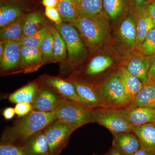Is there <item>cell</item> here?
Instances as JSON below:
<instances>
[{
	"mask_svg": "<svg viewBox=\"0 0 155 155\" xmlns=\"http://www.w3.org/2000/svg\"><path fill=\"white\" fill-rule=\"evenodd\" d=\"M57 120L52 113L33 110L17 120L12 126L5 129L1 136V143L22 146L31 136L44 130Z\"/></svg>",
	"mask_w": 155,
	"mask_h": 155,
	"instance_id": "1",
	"label": "cell"
},
{
	"mask_svg": "<svg viewBox=\"0 0 155 155\" xmlns=\"http://www.w3.org/2000/svg\"><path fill=\"white\" fill-rule=\"evenodd\" d=\"M106 17L104 13L95 16L79 15L72 23L89 49H96L106 41L109 32Z\"/></svg>",
	"mask_w": 155,
	"mask_h": 155,
	"instance_id": "2",
	"label": "cell"
},
{
	"mask_svg": "<svg viewBox=\"0 0 155 155\" xmlns=\"http://www.w3.org/2000/svg\"><path fill=\"white\" fill-rule=\"evenodd\" d=\"M93 110L86 104L62 98L54 114L57 120L77 129L85 124L94 122Z\"/></svg>",
	"mask_w": 155,
	"mask_h": 155,
	"instance_id": "3",
	"label": "cell"
},
{
	"mask_svg": "<svg viewBox=\"0 0 155 155\" xmlns=\"http://www.w3.org/2000/svg\"><path fill=\"white\" fill-rule=\"evenodd\" d=\"M97 85L104 107L121 109L130 105L118 71Z\"/></svg>",
	"mask_w": 155,
	"mask_h": 155,
	"instance_id": "4",
	"label": "cell"
},
{
	"mask_svg": "<svg viewBox=\"0 0 155 155\" xmlns=\"http://www.w3.org/2000/svg\"><path fill=\"white\" fill-rule=\"evenodd\" d=\"M64 39L67 48V56L72 67L85 56L87 50L78 31L71 23L63 22L60 25H54Z\"/></svg>",
	"mask_w": 155,
	"mask_h": 155,
	"instance_id": "5",
	"label": "cell"
},
{
	"mask_svg": "<svg viewBox=\"0 0 155 155\" xmlns=\"http://www.w3.org/2000/svg\"><path fill=\"white\" fill-rule=\"evenodd\" d=\"M94 122L107 128L112 134L133 132V126L122 116L119 109L98 107L93 110Z\"/></svg>",
	"mask_w": 155,
	"mask_h": 155,
	"instance_id": "6",
	"label": "cell"
},
{
	"mask_svg": "<svg viewBox=\"0 0 155 155\" xmlns=\"http://www.w3.org/2000/svg\"><path fill=\"white\" fill-rule=\"evenodd\" d=\"M75 128L57 120L43 130L47 139L51 155H60L67 146Z\"/></svg>",
	"mask_w": 155,
	"mask_h": 155,
	"instance_id": "7",
	"label": "cell"
},
{
	"mask_svg": "<svg viewBox=\"0 0 155 155\" xmlns=\"http://www.w3.org/2000/svg\"><path fill=\"white\" fill-rule=\"evenodd\" d=\"M66 79L73 84L78 94L87 105L93 109L104 107L97 84L89 82L75 73Z\"/></svg>",
	"mask_w": 155,
	"mask_h": 155,
	"instance_id": "8",
	"label": "cell"
},
{
	"mask_svg": "<svg viewBox=\"0 0 155 155\" xmlns=\"http://www.w3.org/2000/svg\"><path fill=\"white\" fill-rule=\"evenodd\" d=\"M41 78L46 86L63 98L86 104L78 94L73 84L67 79L48 75H43Z\"/></svg>",
	"mask_w": 155,
	"mask_h": 155,
	"instance_id": "9",
	"label": "cell"
},
{
	"mask_svg": "<svg viewBox=\"0 0 155 155\" xmlns=\"http://www.w3.org/2000/svg\"><path fill=\"white\" fill-rule=\"evenodd\" d=\"M126 121L133 126L155 123V109L128 106L119 109Z\"/></svg>",
	"mask_w": 155,
	"mask_h": 155,
	"instance_id": "10",
	"label": "cell"
},
{
	"mask_svg": "<svg viewBox=\"0 0 155 155\" xmlns=\"http://www.w3.org/2000/svg\"><path fill=\"white\" fill-rule=\"evenodd\" d=\"M62 98L43 83L32 103L33 110L54 114Z\"/></svg>",
	"mask_w": 155,
	"mask_h": 155,
	"instance_id": "11",
	"label": "cell"
},
{
	"mask_svg": "<svg viewBox=\"0 0 155 155\" xmlns=\"http://www.w3.org/2000/svg\"><path fill=\"white\" fill-rule=\"evenodd\" d=\"M5 50L2 57L0 58V67L2 71H7L20 66L21 61V45L19 42L3 40Z\"/></svg>",
	"mask_w": 155,
	"mask_h": 155,
	"instance_id": "12",
	"label": "cell"
},
{
	"mask_svg": "<svg viewBox=\"0 0 155 155\" xmlns=\"http://www.w3.org/2000/svg\"><path fill=\"white\" fill-rule=\"evenodd\" d=\"M113 147L123 155H131L141 148L140 141L132 132L113 133Z\"/></svg>",
	"mask_w": 155,
	"mask_h": 155,
	"instance_id": "13",
	"label": "cell"
},
{
	"mask_svg": "<svg viewBox=\"0 0 155 155\" xmlns=\"http://www.w3.org/2000/svg\"><path fill=\"white\" fill-rule=\"evenodd\" d=\"M119 27V35L122 41L129 49L134 48L137 39V14L135 9L127 14Z\"/></svg>",
	"mask_w": 155,
	"mask_h": 155,
	"instance_id": "14",
	"label": "cell"
},
{
	"mask_svg": "<svg viewBox=\"0 0 155 155\" xmlns=\"http://www.w3.org/2000/svg\"><path fill=\"white\" fill-rule=\"evenodd\" d=\"M20 66L23 72H32L43 65V58L40 48L21 46Z\"/></svg>",
	"mask_w": 155,
	"mask_h": 155,
	"instance_id": "15",
	"label": "cell"
},
{
	"mask_svg": "<svg viewBox=\"0 0 155 155\" xmlns=\"http://www.w3.org/2000/svg\"><path fill=\"white\" fill-rule=\"evenodd\" d=\"M22 147L27 155H51L43 130L31 136Z\"/></svg>",
	"mask_w": 155,
	"mask_h": 155,
	"instance_id": "16",
	"label": "cell"
},
{
	"mask_svg": "<svg viewBox=\"0 0 155 155\" xmlns=\"http://www.w3.org/2000/svg\"><path fill=\"white\" fill-rule=\"evenodd\" d=\"M127 61L125 67L132 75L139 78L144 84L148 80V72L150 59L149 57L135 54Z\"/></svg>",
	"mask_w": 155,
	"mask_h": 155,
	"instance_id": "17",
	"label": "cell"
},
{
	"mask_svg": "<svg viewBox=\"0 0 155 155\" xmlns=\"http://www.w3.org/2000/svg\"><path fill=\"white\" fill-rule=\"evenodd\" d=\"M137 136L141 147L151 155H155V123L133 126V132Z\"/></svg>",
	"mask_w": 155,
	"mask_h": 155,
	"instance_id": "18",
	"label": "cell"
},
{
	"mask_svg": "<svg viewBox=\"0 0 155 155\" xmlns=\"http://www.w3.org/2000/svg\"><path fill=\"white\" fill-rule=\"evenodd\" d=\"M118 71L122 80L125 95L130 104L142 89L143 84L139 78L132 75L123 66L119 67Z\"/></svg>",
	"mask_w": 155,
	"mask_h": 155,
	"instance_id": "19",
	"label": "cell"
},
{
	"mask_svg": "<svg viewBox=\"0 0 155 155\" xmlns=\"http://www.w3.org/2000/svg\"><path fill=\"white\" fill-rule=\"evenodd\" d=\"M131 2L134 3L133 0H104L103 11L108 18L115 20L135 9Z\"/></svg>",
	"mask_w": 155,
	"mask_h": 155,
	"instance_id": "20",
	"label": "cell"
},
{
	"mask_svg": "<svg viewBox=\"0 0 155 155\" xmlns=\"http://www.w3.org/2000/svg\"><path fill=\"white\" fill-rule=\"evenodd\" d=\"M129 106L155 109V83L148 80L143 84L142 89Z\"/></svg>",
	"mask_w": 155,
	"mask_h": 155,
	"instance_id": "21",
	"label": "cell"
},
{
	"mask_svg": "<svg viewBox=\"0 0 155 155\" xmlns=\"http://www.w3.org/2000/svg\"><path fill=\"white\" fill-rule=\"evenodd\" d=\"M40 85L36 82H31L19 88L9 96L10 102L14 104L21 102L32 104L37 96Z\"/></svg>",
	"mask_w": 155,
	"mask_h": 155,
	"instance_id": "22",
	"label": "cell"
},
{
	"mask_svg": "<svg viewBox=\"0 0 155 155\" xmlns=\"http://www.w3.org/2000/svg\"><path fill=\"white\" fill-rule=\"evenodd\" d=\"M47 25L45 19L37 12H31L23 16L22 25L24 36L33 35Z\"/></svg>",
	"mask_w": 155,
	"mask_h": 155,
	"instance_id": "23",
	"label": "cell"
},
{
	"mask_svg": "<svg viewBox=\"0 0 155 155\" xmlns=\"http://www.w3.org/2000/svg\"><path fill=\"white\" fill-rule=\"evenodd\" d=\"M24 15L22 7L15 4H2L0 7V27L2 28Z\"/></svg>",
	"mask_w": 155,
	"mask_h": 155,
	"instance_id": "24",
	"label": "cell"
},
{
	"mask_svg": "<svg viewBox=\"0 0 155 155\" xmlns=\"http://www.w3.org/2000/svg\"><path fill=\"white\" fill-rule=\"evenodd\" d=\"M137 39L135 48H139L143 41L147 33L154 28L153 19L145 11L137 13Z\"/></svg>",
	"mask_w": 155,
	"mask_h": 155,
	"instance_id": "25",
	"label": "cell"
},
{
	"mask_svg": "<svg viewBox=\"0 0 155 155\" xmlns=\"http://www.w3.org/2000/svg\"><path fill=\"white\" fill-rule=\"evenodd\" d=\"M23 16L1 28V40H10L19 42L24 36L22 25Z\"/></svg>",
	"mask_w": 155,
	"mask_h": 155,
	"instance_id": "26",
	"label": "cell"
},
{
	"mask_svg": "<svg viewBox=\"0 0 155 155\" xmlns=\"http://www.w3.org/2000/svg\"><path fill=\"white\" fill-rule=\"evenodd\" d=\"M57 8L63 22L72 24L79 17L78 5L74 0H59Z\"/></svg>",
	"mask_w": 155,
	"mask_h": 155,
	"instance_id": "27",
	"label": "cell"
},
{
	"mask_svg": "<svg viewBox=\"0 0 155 155\" xmlns=\"http://www.w3.org/2000/svg\"><path fill=\"white\" fill-rule=\"evenodd\" d=\"M114 60L107 56L99 55L94 57L89 63L85 70L88 76H94L104 72L112 66Z\"/></svg>",
	"mask_w": 155,
	"mask_h": 155,
	"instance_id": "28",
	"label": "cell"
},
{
	"mask_svg": "<svg viewBox=\"0 0 155 155\" xmlns=\"http://www.w3.org/2000/svg\"><path fill=\"white\" fill-rule=\"evenodd\" d=\"M50 28L54 37L53 62L64 61L66 59L67 54V48L65 41L55 26H50Z\"/></svg>",
	"mask_w": 155,
	"mask_h": 155,
	"instance_id": "29",
	"label": "cell"
},
{
	"mask_svg": "<svg viewBox=\"0 0 155 155\" xmlns=\"http://www.w3.org/2000/svg\"><path fill=\"white\" fill-rule=\"evenodd\" d=\"M104 0H82L78 6L81 16H95L104 13Z\"/></svg>",
	"mask_w": 155,
	"mask_h": 155,
	"instance_id": "30",
	"label": "cell"
},
{
	"mask_svg": "<svg viewBox=\"0 0 155 155\" xmlns=\"http://www.w3.org/2000/svg\"><path fill=\"white\" fill-rule=\"evenodd\" d=\"M50 31V26L46 25L33 35L23 36L19 41V43L21 46L25 47L40 48L42 43Z\"/></svg>",
	"mask_w": 155,
	"mask_h": 155,
	"instance_id": "31",
	"label": "cell"
},
{
	"mask_svg": "<svg viewBox=\"0 0 155 155\" xmlns=\"http://www.w3.org/2000/svg\"><path fill=\"white\" fill-rule=\"evenodd\" d=\"M40 48L42 53L44 64L53 62L54 37L51 30L42 43Z\"/></svg>",
	"mask_w": 155,
	"mask_h": 155,
	"instance_id": "32",
	"label": "cell"
},
{
	"mask_svg": "<svg viewBox=\"0 0 155 155\" xmlns=\"http://www.w3.org/2000/svg\"><path fill=\"white\" fill-rule=\"evenodd\" d=\"M138 49L143 54L148 57L155 54V29L153 28L147 33Z\"/></svg>",
	"mask_w": 155,
	"mask_h": 155,
	"instance_id": "33",
	"label": "cell"
},
{
	"mask_svg": "<svg viewBox=\"0 0 155 155\" xmlns=\"http://www.w3.org/2000/svg\"><path fill=\"white\" fill-rule=\"evenodd\" d=\"M0 155H27L22 146L10 144H0Z\"/></svg>",
	"mask_w": 155,
	"mask_h": 155,
	"instance_id": "34",
	"label": "cell"
},
{
	"mask_svg": "<svg viewBox=\"0 0 155 155\" xmlns=\"http://www.w3.org/2000/svg\"><path fill=\"white\" fill-rule=\"evenodd\" d=\"M45 15L55 23L54 25H60L63 22L57 7H45Z\"/></svg>",
	"mask_w": 155,
	"mask_h": 155,
	"instance_id": "35",
	"label": "cell"
},
{
	"mask_svg": "<svg viewBox=\"0 0 155 155\" xmlns=\"http://www.w3.org/2000/svg\"><path fill=\"white\" fill-rule=\"evenodd\" d=\"M15 113L18 117H22L26 116L31 111L33 108L32 104L30 103L21 102L17 103L15 106Z\"/></svg>",
	"mask_w": 155,
	"mask_h": 155,
	"instance_id": "36",
	"label": "cell"
},
{
	"mask_svg": "<svg viewBox=\"0 0 155 155\" xmlns=\"http://www.w3.org/2000/svg\"><path fill=\"white\" fill-rule=\"evenodd\" d=\"M134 8L137 13L144 12L146 7L148 4L147 0H133Z\"/></svg>",
	"mask_w": 155,
	"mask_h": 155,
	"instance_id": "37",
	"label": "cell"
},
{
	"mask_svg": "<svg viewBox=\"0 0 155 155\" xmlns=\"http://www.w3.org/2000/svg\"><path fill=\"white\" fill-rule=\"evenodd\" d=\"M148 80L155 83V55L150 61L149 68L148 72Z\"/></svg>",
	"mask_w": 155,
	"mask_h": 155,
	"instance_id": "38",
	"label": "cell"
},
{
	"mask_svg": "<svg viewBox=\"0 0 155 155\" xmlns=\"http://www.w3.org/2000/svg\"><path fill=\"white\" fill-rule=\"evenodd\" d=\"M144 11L152 19H155V2L149 3L147 5Z\"/></svg>",
	"mask_w": 155,
	"mask_h": 155,
	"instance_id": "39",
	"label": "cell"
},
{
	"mask_svg": "<svg viewBox=\"0 0 155 155\" xmlns=\"http://www.w3.org/2000/svg\"><path fill=\"white\" fill-rule=\"evenodd\" d=\"M15 113L14 108L12 107L6 108L3 112V116L6 120H10L14 117Z\"/></svg>",
	"mask_w": 155,
	"mask_h": 155,
	"instance_id": "40",
	"label": "cell"
},
{
	"mask_svg": "<svg viewBox=\"0 0 155 155\" xmlns=\"http://www.w3.org/2000/svg\"><path fill=\"white\" fill-rule=\"evenodd\" d=\"M59 0H42L43 5L45 7H57Z\"/></svg>",
	"mask_w": 155,
	"mask_h": 155,
	"instance_id": "41",
	"label": "cell"
},
{
	"mask_svg": "<svg viewBox=\"0 0 155 155\" xmlns=\"http://www.w3.org/2000/svg\"><path fill=\"white\" fill-rule=\"evenodd\" d=\"M94 155H98L94 154ZM102 155H123L121 153L119 152L118 150H116L115 148L113 147V148L111 149L108 152L105 154Z\"/></svg>",
	"mask_w": 155,
	"mask_h": 155,
	"instance_id": "42",
	"label": "cell"
},
{
	"mask_svg": "<svg viewBox=\"0 0 155 155\" xmlns=\"http://www.w3.org/2000/svg\"><path fill=\"white\" fill-rule=\"evenodd\" d=\"M131 155H151L149 153H148L146 150L143 149V148H140L139 150L137 151L136 152L134 153Z\"/></svg>",
	"mask_w": 155,
	"mask_h": 155,
	"instance_id": "43",
	"label": "cell"
},
{
	"mask_svg": "<svg viewBox=\"0 0 155 155\" xmlns=\"http://www.w3.org/2000/svg\"><path fill=\"white\" fill-rule=\"evenodd\" d=\"M5 50V42L3 40H1L0 42V58L2 57Z\"/></svg>",
	"mask_w": 155,
	"mask_h": 155,
	"instance_id": "44",
	"label": "cell"
},
{
	"mask_svg": "<svg viewBox=\"0 0 155 155\" xmlns=\"http://www.w3.org/2000/svg\"><path fill=\"white\" fill-rule=\"evenodd\" d=\"M82 0H74V1L76 2V4H77V5L78 6V5L80 4Z\"/></svg>",
	"mask_w": 155,
	"mask_h": 155,
	"instance_id": "45",
	"label": "cell"
},
{
	"mask_svg": "<svg viewBox=\"0 0 155 155\" xmlns=\"http://www.w3.org/2000/svg\"><path fill=\"white\" fill-rule=\"evenodd\" d=\"M147 2L148 4L149 3L155 2V0H147Z\"/></svg>",
	"mask_w": 155,
	"mask_h": 155,
	"instance_id": "46",
	"label": "cell"
},
{
	"mask_svg": "<svg viewBox=\"0 0 155 155\" xmlns=\"http://www.w3.org/2000/svg\"><path fill=\"white\" fill-rule=\"evenodd\" d=\"M153 22L154 29H155V19H153Z\"/></svg>",
	"mask_w": 155,
	"mask_h": 155,
	"instance_id": "47",
	"label": "cell"
}]
</instances>
